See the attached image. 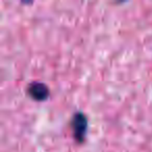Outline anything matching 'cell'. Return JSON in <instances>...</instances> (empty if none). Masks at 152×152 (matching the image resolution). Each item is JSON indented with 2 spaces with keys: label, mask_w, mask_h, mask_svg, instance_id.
I'll return each instance as SVG.
<instances>
[{
  "label": "cell",
  "mask_w": 152,
  "mask_h": 152,
  "mask_svg": "<svg viewBox=\"0 0 152 152\" xmlns=\"http://www.w3.org/2000/svg\"><path fill=\"white\" fill-rule=\"evenodd\" d=\"M88 121L83 114H76L72 120V128H73L74 137L78 142H83L85 140V134L87 131Z\"/></svg>",
  "instance_id": "1"
},
{
  "label": "cell",
  "mask_w": 152,
  "mask_h": 152,
  "mask_svg": "<svg viewBox=\"0 0 152 152\" xmlns=\"http://www.w3.org/2000/svg\"><path fill=\"white\" fill-rule=\"evenodd\" d=\"M27 93L32 99L37 101H43L49 96V90L46 85L41 83H32L27 89Z\"/></svg>",
  "instance_id": "2"
}]
</instances>
